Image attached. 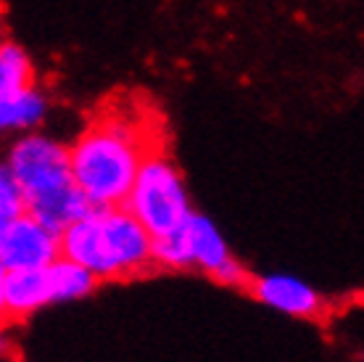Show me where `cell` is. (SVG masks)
<instances>
[{"mask_svg": "<svg viewBox=\"0 0 364 362\" xmlns=\"http://www.w3.org/2000/svg\"><path fill=\"white\" fill-rule=\"evenodd\" d=\"M98 278L82 264L58 257L40 270H0V309L3 323H21L48 304L90 296Z\"/></svg>", "mask_w": 364, "mask_h": 362, "instance_id": "277c9868", "label": "cell"}, {"mask_svg": "<svg viewBox=\"0 0 364 362\" xmlns=\"http://www.w3.org/2000/svg\"><path fill=\"white\" fill-rule=\"evenodd\" d=\"M182 233L188 238V249L193 257V267L209 275L211 281L228 289H240L246 294L248 283H251V272L237 262L230 254L225 238L219 236L217 225L209 217H203L198 212H193L191 219L182 225Z\"/></svg>", "mask_w": 364, "mask_h": 362, "instance_id": "8992f818", "label": "cell"}, {"mask_svg": "<svg viewBox=\"0 0 364 362\" xmlns=\"http://www.w3.org/2000/svg\"><path fill=\"white\" fill-rule=\"evenodd\" d=\"M16 362H18V360H16Z\"/></svg>", "mask_w": 364, "mask_h": 362, "instance_id": "7c38bea8", "label": "cell"}, {"mask_svg": "<svg viewBox=\"0 0 364 362\" xmlns=\"http://www.w3.org/2000/svg\"><path fill=\"white\" fill-rule=\"evenodd\" d=\"M124 207L148 227L154 238L177 233L191 219L193 204L185 188V177L172 156L166 154V148H159L146 159Z\"/></svg>", "mask_w": 364, "mask_h": 362, "instance_id": "5b68a950", "label": "cell"}, {"mask_svg": "<svg viewBox=\"0 0 364 362\" xmlns=\"http://www.w3.org/2000/svg\"><path fill=\"white\" fill-rule=\"evenodd\" d=\"M27 214V199L24 190L18 188L14 175L3 167L0 170V222H11V219Z\"/></svg>", "mask_w": 364, "mask_h": 362, "instance_id": "8fae6325", "label": "cell"}, {"mask_svg": "<svg viewBox=\"0 0 364 362\" xmlns=\"http://www.w3.org/2000/svg\"><path fill=\"white\" fill-rule=\"evenodd\" d=\"M164 148L140 106H106L69 143L74 182L92 207H124L146 159Z\"/></svg>", "mask_w": 364, "mask_h": 362, "instance_id": "6da1fadb", "label": "cell"}, {"mask_svg": "<svg viewBox=\"0 0 364 362\" xmlns=\"http://www.w3.org/2000/svg\"><path fill=\"white\" fill-rule=\"evenodd\" d=\"M48 114H50V98L40 82L0 95V130L14 138L40 130L46 125Z\"/></svg>", "mask_w": 364, "mask_h": 362, "instance_id": "9c48e42d", "label": "cell"}, {"mask_svg": "<svg viewBox=\"0 0 364 362\" xmlns=\"http://www.w3.org/2000/svg\"><path fill=\"white\" fill-rule=\"evenodd\" d=\"M61 257L82 264L98 281H124L154 262V236L127 207H95L61 233Z\"/></svg>", "mask_w": 364, "mask_h": 362, "instance_id": "3957f363", "label": "cell"}, {"mask_svg": "<svg viewBox=\"0 0 364 362\" xmlns=\"http://www.w3.org/2000/svg\"><path fill=\"white\" fill-rule=\"evenodd\" d=\"M3 167L24 190L27 214L58 236L95 209L74 182L69 145L43 130L14 138Z\"/></svg>", "mask_w": 364, "mask_h": 362, "instance_id": "7a4b0ae2", "label": "cell"}, {"mask_svg": "<svg viewBox=\"0 0 364 362\" xmlns=\"http://www.w3.org/2000/svg\"><path fill=\"white\" fill-rule=\"evenodd\" d=\"M246 294L282 315L301 317V320L330 317V301L317 289H311L309 283L299 281L293 275H254Z\"/></svg>", "mask_w": 364, "mask_h": 362, "instance_id": "ba28073f", "label": "cell"}, {"mask_svg": "<svg viewBox=\"0 0 364 362\" xmlns=\"http://www.w3.org/2000/svg\"><path fill=\"white\" fill-rule=\"evenodd\" d=\"M61 257V236L32 214L0 222V270H40Z\"/></svg>", "mask_w": 364, "mask_h": 362, "instance_id": "52a82bcc", "label": "cell"}, {"mask_svg": "<svg viewBox=\"0 0 364 362\" xmlns=\"http://www.w3.org/2000/svg\"><path fill=\"white\" fill-rule=\"evenodd\" d=\"M37 82V69L27 48L16 40H3L0 43V95L16 93L21 88H29Z\"/></svg>", "mask_w": 364, "mask_h": 362, "instance_id": "30bf717a", "label": "cell"}]
</instances>
